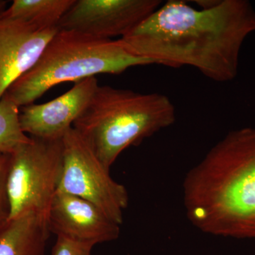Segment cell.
<instances>
[{
  "label": "cell",
  "mask_w": 255,
  "mask_h": 255,
  "mask_svg": "<svg viewBox=\"0 0 255 255\" xmlns=\"http://www.w3.org/2000/svg\"><path fill=\"white\" fill-rule=\"evenodd\" d=\"M255 31V11L247 0L207 1L199 9L169 0L121 39L154 64L192 67L227 82L237 76L242 46Z\"/></svg>",
  "instance_id": "obj_1"
},
{
  "label": "cell",
  "mask_w": 255,
  "mask_h": 255,
  "mask_svg": "<svg viewBox=\"0 0 255 255\" xmlns=\"http://www.w3.org/2000/svg\"><path fill=\"white\" fill-rule=\"evenodd\" d=\"M184 201L203 232L255 239V128L228 132L189 171Z\"/></svg>",
  "instance_id": "obj_2"
},
{
  "label": "cell",
  "mask_w": 255,
  "mask_h": 255,
  "mask_svg": "<svg viewBox=\"0 0 255 255\" xmlns=\"http://www.w3.org/2000/svg\"><path fill=\"white\" fill-rule=\"evenodd\" d=\"M175 107L160 93L99 85L73 128L110 169L124 150L175 122Z\"/></svg>",
  "instance_id": "obj_3"
},
{
  "label": "cell",
  "mask_w": 255,
  "mask_h": 255,
  "mask_svg": "<svg viewBox=\"0 0 255 255\" xmlns=\"http://www.w3.org/2000/svg\"><path fill=\"white\" fill-rule=\"evenodd\" d=\"M131 53L121 38L102 39L58 30L36 65L14 82L5 97L19 108L33 104L55 85L81 81L98 74L118 75L128 69L153 65Z\"/></svg>",
  "instance_id": "obj_4"
},
{
  "label": "cell",
  "mask_w": 255,
  "mask_h": 255,
  "mask_svg": "<svg viewBox=\"0 0 255 255\" xmlns=\"http://www.w3.org/2000/svg\"><path fill=\"white\" fill-rule=\"evenodd\" d=\"M63 163L62 139L31 137L11 154L7 182L9 220L28 213L47 218L58 190Z\"/></svg>",
  "instance_id": "obj_5"
},
{
  "label": "cell",
  "mask_w": 255,
  "mask_h": 255,
  "mask_svg": "<svg viewBox=\"0 0 255 255\" xmlns=\"http://www.w3.org/2000/svg\"><path fill=\"white\" fill-rule=\"evenodd\" d=\"M62 142L63 163L58 191L90 201L122 226L128 205L126 187L111 177L110 169L76 129L69 130Z\"/></svg>",
  "instance_id": "obj_6"
},
{
  "label": "cell",
  "mask_w": 255,
  "mask_h": 255,
  "mask_svg": "<svg viewBox=\"0 0 255 255\" xmlns=\"http://www.w3.org/2000/svg\"><path fill=\"white\" fill-rule=\"evenodd\" d=\"M162 4L160 0H75L58 28L102 39L122 38Z\"/></svg>",
  "instance_id": "obj_7"
},
{
  "label": "cell",
  "mask_w": 255,
  "mask_h": 255,
  "mask_svg": "<svg viewBox=\"0 0 255 255\" xmlns=\"http://www.w3.org/2000/svg\"><path fill=\"white\" fill-rule=\"evenodd\" d=\"M47 223L50 233L95 247L118 239L121 226L95 204L79 196L57 191L50 204Z\"/></svg>",
  "instance_id": "obj_8"
},
{
  "label": "cell",
  "mask_w": 255,
  "mask_h": 255,
  "mask_svg": "<svg viewBox=\"0 0 255 255\" xmlns=\"http://www.w3.org/2000/svg\"><path fill=\"white\" fill-rule=\"evenodd\" d=\"M99 85L96 77L84 79L54 100L21 107L19 119L23 132L36 138H63L86 110Z\"/></svg>",
  "instance_id": "obj_9"
},
{
  "label": "cell",
  "mask_w": 255,
  "mask_h": 255,
  "mask_svg": "<svg viewBox=\"0 0 255 255\" xmlns=\"http://www.w3.org/2000/svg\"><path fill=\"white\" fill-rule=\"evenodd\" d=\"M58 31L57 27L42 28L0 18V101L9 87L36 65Z\"/></svg>",
  "instance_id": "obj_10"
},
{
  "label": "cell",
  "mask_w": 255,
  "mask_h": 255,
  "mask_svg": "<svg viewBox=\"0 0 255 255\" xmlns=\"http://www.w3.org/2000/svg\"><path fill=\"white\" fill-rule=\"evenodd\" d=\"M49 235L42 215L28 213L10 220L0 232V255H45Z\"/></svg>",
  "instance_id": "obj_11"
},
{
  "label": "cell",
  "mask_w": 255,
  "mask_h": 255,
  "mask_svg": "<svg viewBox=\"0 0 255 255\" xmlns=\"http://www.w3.org/2000/svg\"><path fill=\"white\" fill-rule=\"evenodd\" d=\"M75 0H14L0 18L18 20L42 28H58Z\"/></svg>",
  "instance_id": "obj_12"
},
{
  "label": "cell",
  "mask_w": 255,
  "mask_h": 255,
  "mask_svg": "<svg viewBox=\"0 0 255 255\" xmlns=\"http://www.w3.org/2000/svg\"><path fill=\"white\" fill-rule=\"evenodd\" d=\"M20 108L7 97L0 101V154L11 155L31 140L21 128Z\"/></svg>",
  "instance_id": "obj_13"
},
{
  "label": "cell",
  "mask_w": 255,
  "mask_h": 255,
  "mask_svg": "<svg viewBox=\"0 0 255 255\" xmlns=\"http://www.w3.org/2000/svg\"><path fill=\"white\" fill-rule=\"evenodd\" d=\"M11 164V155L0 154V226L7 223L9 204L7 194L8 177Z\"/></svg>",
  "instance_id": "obj_14"
},
{
  "label": "cell",
  "mask_w": 255,
  "mask_h": 255,
  "mask_svg": "<svg viewBox=\"0 0 255 255\" xmlns=\"http://www.w3.org/2000/svg\"><path fill=\"white\" fill-rule=\"evenodd\" d=\"M93 246L65 238H57L51 255H93Z\"/></svg>",
  "instance_id": "obj_15"
},
{
  "label": "cell",
  "mask_w": 255,
  "mask_h": 255,
  "mask_svg": "<svg viewBox=\"0 0 255 255\" xmlns=\"http://www.w3.org/2000/svg\"><path fill=\"white\" fill-rule=\"evenodd\" d=\"M6 4H7V1L0 0V14L6 9Z\"/></svg>",
  "instance_id": "obj_16"
},
{
  "label": "cell",
  "mask_w": 255,
  "mask_h": 255,
  "mask_svg": "<svg viewBox=\"0 0 255 255\" xmlns=\"http://www.w3.org/2000/svg\"><path fill=\"white\" fill-rule=\"evenodd\" d=\"M3 226H0V232H1V228H3Z\"/></svg>",
  "instance_id": "obj_17"
}]
</instances>
